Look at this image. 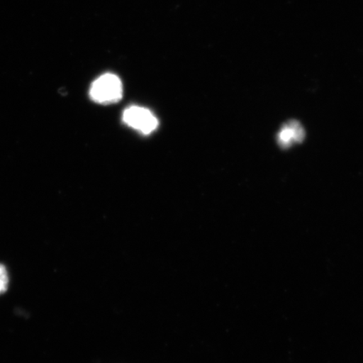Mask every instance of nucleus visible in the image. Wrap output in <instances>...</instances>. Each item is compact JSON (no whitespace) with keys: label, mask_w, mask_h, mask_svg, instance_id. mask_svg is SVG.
<instances>
[{"label":"nucleus","mask_w":363,"mask_h":363,"mask_svg":"<svg viewBox=\"0 0 363 363\" xmlns=\"http://www.w3.org/2000/svg\"><path fill=\"white\" fill-rule=\"evenodd\" d=\"M9 284V276L6 267L0 264V294L6 292Z\"/></svg>","instance_id":"4"},{"label":"nucleus","mask_w":363,"mask_h":363,"mask_svg":"<svg viewBox=\"0 0 363 363\" xmlns=\"http://www.w3.org/2000/svg\"><path fill=\"white\" fill-rule=\"evenodd\" d=\"M305 138V131L298 121H289L283 126L278 135L281 147L287 148L294 143H301Z\"/></svg>","instance_id":"3"},{"label":"nucleus","mask_w":363,"mask_h":363,"mask_svg":"<svg viewBox=\"0 0 363 363\" xmlns=\"http://www.w3.org/2000/svg\"><path fill=\"white\" fill-rule=\"evenodd\" d=\"M123 121L144 135L151 134L158 126L156 116L147 108L140 106L127 108L123 113Z\"/></svg>","instance_id":"2"},{"label":"nucleus","mask_w":363,"mask_h":363,"mask_svg":"<svg viewBox=\"0 0 363 363\" xmlns=\"http://www.w3.org/2000/svg\"><path fill=\"white\" fill-rule=\"evenodd\" d=\"M123 94L121 80L119 77L104 74L94 82L89 90V96L93 101L101 104H110L120 101Z\"/></svg>","instance_id":"1"}]
</instances>
